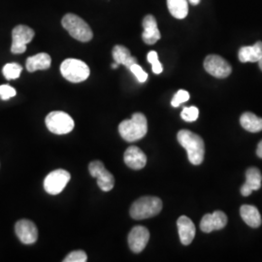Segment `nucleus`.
Masks as SVG:
<instances>
[{"mask_svg":"<svg viewBox=\"0 0 262 262\" xmlns=\"http://www.w3.org/2000/svg\"><path fill=\"white\" fill-rule=\"evenodd\" d=\"M179 143L187 150V157L190 163L199 165L203 162L205 156V145L203 139L191 131H179L177 135Z\"/></svg>","mask_w":262,"mask_h":262,"instance_id":"obj_1","label":"nucleus"},{"mask_svg":"<svg viewBox=\"0 0 262 262\" xmlns=\"http://www.w3.org/2000/svg\"><path fill=\"white\" fill-rule=\"evenodd\" d=\"M119 132L123 140L135 142L144 138L148 132V122L144 114L135 113L129 120H124L119 125Z\"/></svg>","mask_w":262,"mask_h":262,"instance_id":"obj_2","label":"nucleus"},{"mask_svg":"<svg viewBox=\"0 0 262 262\" xmlns=\"http://www.w3.org/2000/svg\"><path fill=\"white\" fill-rule=\"evenodd\" d=\"M162 209V201L159 197L144 196L136 200L130 208V215L134 220H145L159 215Z\"/></svg>","mask_w":262,"mask_h":262,"instance_id":"obj_3","label":"nucleus"},{"mask_svg":"<svg viewBox=\"0 0 262 262\" xmlns=\"http://www.w3.org/2000/svg\"><path fill=\"white\" fill-rule=\"evenodd\" d=\"M61 24L69 34L78 41L89 42L94 37L92 28L84 19L75 14H66L62 18Z\"/></svg>","mask_w":262,"mask_h":262,"instance_id":"obj_4","label":"nucleus"},{"mask_svg":"<svg viewBox=\"0 0 262 262\" xmlns=\"http://www.w3.org/2000/svg\"><path fill=\"white\" fill-rule=\"evenodd\" d=\"M60 72L63 78L71 83L84 82L91 74L90 67L84 61L76 58L66 59L60 66Z\"/></svg>","mask_w":262,"mask_h":262,"instance_id":"obj_5","label":"nucleus"},{"mask_svg":"<svg viewBox=\"0 0 262 262\" xmlns=\"http://www.w3.org/2000/svg\"><path fill=\"white\" fill-rule=\"evenodd\" d=\"M45 122L49 130L58 135L71 132L75 126L73 119L68 114L61 111L50 113L46 117Z\"/></svg>","mask_w":262,"mask_h":262,"instance_id":"obj_6","label":"nucleus"},{"mask_svg":"<svg viewBox=\"0 0 262 262\" xmlns=\"http://www.w3.org/2000/svg\"><path fill=\"white\" fill-rule=\"evenodd\" d=\"M35 32L32 28L19 25L13 29L12 31V46L11 52L15 55L23 54L27 51V45L32 41L34 38Z\"/></svg>","mask_w":262,"mask_h":262,"instance_id":"obj_7","label":"nucleus"},{"mask_svg":"<svg viewBox=\"0 0 262 262\" xmlns=\"http://www.w3.org/2000/svg\"><path fill=\"white\" fill-rule=\"evenodd\" d=\"M71 179L70 173L63 169L51 172L44 180V188L49 194L56 195L60 193Z\"/></svg>","mask_w":262,"mask_h":262,"instance_id":"obj_8","label":"nucleus"},{"mask_svg":"<svg viewBox=\"0 0 262 262\" xmlns=\"http://www.w3.org/2000/svg\"><path fill=\"white\" fill-rule=\"evenodd\" d=\"M89 171L91 175L96 178L97 185L103 191H110L115 186V179L112 174L105 168L103 163L99 160H95L90 163Z\"/></svg>","mask_w":262,"mask_h":262,"instance_id":"obj_9","label":"nucleus"},{"mask_svg":"<svg viewBox=\"0 0 262 262\" xmlns=\"http://www.w3.org/2000/svg\"><path fill=\"white\" fill-rule=\"evenodd\" d=\"M204 68L209 74L215 78H226L231 74L232 68L230 64L222 56L211 55L204 60Z\"/></svg>","mask_w":262,"mask_h":262,"instance_id":"obj_10","label":"nucleus"},{"mask_svg":"<svg viewBox=\"0 0 262 262\" xmlns=\"http://www.w3.org/2000/svg\"><path fill=\"white\" fill-rule=\"evenodd\" d=\"M150 240V232L145 226H134L128 235V245L133 253H139Z\"/></svg>","mask_w":262,"mask_h":262,"instance_id":"obj_11","label":"nucleus"},{"mask_svg":"<svg viewBox=\"0 0 262 262\" xmlns=\"http://www.w3.org/2000/svg\"><path fill=\"white\" fill-rule=\"evenodd\" d=\"M15 231L19 241L26 245L34 244L38 239L36 225L28 220H19L15 225Z\"/></svg>","mask_w":262,"mask_h":262,"instance_id":"obj_12","label":"nucleus"},{"mask_svg":"<svg viewBox=\"0 0 262 262\" xmlns=\"http://www.w3.org/2000/svg\"><path fill=\"white\" fill-rule=\"evenodd\" d=\"M227 225V216L222 211H215L213 214H207L204 215L200 223V229L210 233L214 230H221Z\"/></svg>","mask_w":262,"mask_h":262,"instance_id":"obj_13","label":"nucleus"},{"mask_svg":"<svg viewBox=\"0 0 262 262\" xmlns=\"http://www.w3.org/2000/svg\"><path fill=\"white\" fill-rule=\"evenodd\" d=\"M143 28H144V31L142 34V38H143V41L148 45L156 44L161 37L159 28H158L157 19L154 16L148 15L144 18Z\"/></svg>","mask_w":262,"mask_h":262,"instance_id":"obj_14","label":"nucleus"},{"mask_svg":"<svg viewBox=\"0 0 262 262\" xmlns=\"http://www.w3.org/2000/svg\"><path fill=\"white\" fill-rule=\"evenodd\" d=\"M123 159L125 164L134 170L144 168L147 163V157L144 151L135 146H131L126 149Z\"/></svg>","mask_w":262,"mask_h":262,"instance_id":"obj_15","label":"nucleus"},{"mask_svg":"<svg viewBox=\"0 0 262 262\" xmlns=\"http://www.w3.org/2000/svg\"><path fill=\"white\" fill-rule=\"evenodd\" d=\"M177 226L181 243L185 246L191 243L196 232L195 225L192 223V221L186 215H182L179 217Z\"/></svg>","mask_w":262,"mask_h":262,"instance_id":"obj_16","label":"nucleus"},{"mask_svg":"<svg viewBox=\"0 0 262 262\" xmlns=\"http://www.w3.org/2000/svg\"><path fill=\"white\" fill-rule=\"evenodd\" d=\"M262 175L255 167L248 169L246 172V183L241 187L243 196H249L253 190H258L261 187Z\"/></svg>","mask_w":262,"mask_h":262,"instance_id":"obj_17","label":"nucleus"},{"mask_svg":"<svg viewBox=\"0 0 262 262\" xmlns=\"http://www.w3.org/2000/svg\"><path fill=\"white\" fill-rule=\"evenodd\" d=\"M52 58L46 53H40L30 56L27 59V69L28 72H35L37 70H46L51 67Z\"/></svg>","mask_w":262,"mask_h":262,"instance_id":"obj_18","label":"nucleus"},{"mask_svg":"<svg viewBox=\"0 0 262 262\" xmlns=\"http://www.w3.org/2000/svg\"><path fill=\"white\" fill-rule=\"evenodd\" d=\"M238 56L241 62H257L262 57V42L241 48Z\"/></svg>","mask_w":262,"mask_h":262,"instance_id":"obj_19","label":"nucleus"},{"mask_svg":"<svg viewBox=\"0 0 262 262\" xmlns=\"http://www.w3.org/2000/svg\"><path fill=\"white\" fill-rule=\"evenodd\" d=\"M240 214L244 222L249 226L256 228L261 225V215L256 207L243 205L240 209Z\"/></svg>","mask_w":262,"mask_h":262,"instance_id":"obj_20","label":"nucleus"},{"mask_svg":"<svg viewBox=\"0 0 262 262\" xmlns=\"http://www.w3.org/2000/svg\"><path fill=\"white\" fill-rule=\"evenodd\" d=\"M112 54L115 62H117L119 66L122 64L129 69L133 64L137 63V59L131 56L129 50L121 45L115 46Z\"/></svg>","mask_w":262,"mask_h":262,"instance_id":"obj_21","label":"nucleus"},{"mask_svg":"<svg viewBox=\"0 0 262 262\" xmlns=\"http://www.w3.org/2000/svg\"><path fill=\"white\" fill-rule=\"evenodd\" d=\"M241 125L249 132L256 133L262 130V119L253 113H244L240 118Z\"/></svg>","mask_w":262,"mask_h":262,"instance_id":"obj_22","label":"nucleus"},{"mask_svg":"<svg viewBox=\"0 0 262 262\" xmlns=\"http://www.w3.org/2000/svg\"><path fill=\"white\" fill-rule=\"evenodd\" d=\"M167 7L171 15L176 19H185L188 14L187 0H167Z\"/></svg>","mask_w":262,"mask_h":262,"instance_id":"obj_23","label":"nucleus"},{"mask_svg":"<svg viewBox=\"0 0 262 262\" xmlns=\"http://www.w3.org/2000/svg\"><path fill=\"white\" fill-rule=\"evenodd\" d=\"M21 71H23V67L15 62L5 64L2 69V73L7 80L18 79L21 74Z\"/></svg>","mask_w":262,"mask_h":262,"instance_id":"obj_24","label":"nucleus"},{"mask_svg":"<svg viewBox=\"0 0 262 262\" xmlns=\"http://www.w3.org/2000/svg\"><path fill=\"white\" fill-rule=\"evenodd\" d=\"M198 116H199V110L194 106L185 107L181 113L182 119L188 122H195L198 119Z\"/></svg>","mask_w":262,"mask_h":262,"instance_id":"obj_25","label":"nucleus"},{"mask_svg":"<svg viewBox=\"0 0 262 262\" xmlns=\"http://www.w3.org/2000/svg\"><path fill=\"white\" fill-rule=\"evenodd\" d=\"M88 260L86 253L84 251H74L66 255L64 262H85Z\"/></svg>","mask_w":262,"mask_h":262,"instance_id":"obj_26","label":"nucleus"},{"mask_svg":"<svg viewBox=\"0 0 262 262\" xmlns=\"http://www.w3.org/2000/svg\"><path fill=\"white\" fill-rule=\"evenodd\" d=\"M188 99H189V94L187 93V91L180 90L178 93L174 95V97H173V99L171 101V105L173 107L177 108L181 104L187 102Z\"/></svg>","mask_w":262,"mask_h":262,"instance_id":"obj_27","label":"nucleus"},{"mask_svg":"<svg viewBox=\"0 0 262 262\" xmlns=\"http://www.w3.org/2000/svg\"><path fill=\"white\" fill-rule=\"evenodd\" d=\"M17 94L16 90L9 84H1L0 85V97L2 100H8Z\"/></svg>","mask_w":262,"mask_h":262,"instance_id":"obj_28","label":"nucleus"},{"mask_svg":"<svg viewBox=\"0 0 262 262\" xmlns=\"http://www.w3.org/2000/svg\"><path fill=\"white\" fill-rule=\"evenodd\" d=\"M129 70H130L131 72L134 74V76L137 78L138 82L145 83V82L147 81L148 74L143 70V68H142L139 64H137V63L133 64V66H131L130 68H129Z\"/></svg>","mask_w":262,"mask_h":262,"instance_id":"obj_29","label":"nucleus"},{"mask_svg":"<svg viewBox=\"0 0 262 262\" xmlns=\"http://www.w3.org/2000/svg\"><path fill=\"white\" fill-rule=\"evenodd\" d=\"M152 71H154V73L155 74H160L161 72H162V70H163V67L161 66V63L159 62V60H157V61H155L152 64Z\"/></svg>","mask_w":262,"mask_h":262,"instance_id":"obj_30","label":"nucleus"},{"mask_svg":"<svg viewBox=\"0 0 262 262\" xmlns=\"http://www.w3.org/2000/svg\"><path fill=\"white\" fill-rule=\"evenodd\" d=\"M148 61L150 62V64H152L155 61L159 60V56H158V53L155 52V51H150V53L148 54Z\"/></svg>","mask_w":262,"mask_h":262,"instance_id":"obj_31","label":"nucleus"},{"mask_svg":"<svg viewBox=\"0 0 262 262\" xmlns=\"http://www.w3.org/2000/svg\"><path fill=\"white\" fill-rule=\"evenodd\" d=\"M256 155L258 158L262 159V140L259 142L258 146H257V150H256Z\"/></svg>","mask_w":262,"mask_h":262,"instance_id":"obj_32","label":"nucleus"},{"mask_svg":"<svg viewBox=\"0 0 262 262\" xmlns=\"http://www.w3.org/2000/svg\"><path fill=\"white\" fill-rule=\"evenodd\" d=\"M190 4H192V5H197L199 2H200V0H187Z\"/></svg>","mask_w":262,"mask_h":262,"instance_id":"obj_33","label":"nucleus"},{"mask_svg":"<svg viewBox=\"0 0 262 262\" xmlns=\"http://www.w3.org/2000/svg\"><path fill=\"white\" fill-rule=\"evenodd\" d=\"M257 62H258V64H259V68L262 70V57L259 59V60H258V61H257Z\"/></svg>","mask_w":262,"mask_h":262,"instance_id":"obj_34","label":"nucleus"},{"mask_svg":"<svg viewBox=\"0 0 262 262\" xmlns=\"http://www.w3.org/2000/svg\"><path fill=\"white\" fill-rule=\"evenodd\" d=\"M118 66H119V64H118V63H117V62H115V63H114V64H112L113 68H117V67H118Z\"/></svg>","mask_w":262,"mask_h":262,"instance_id":"obj_35","label":"nucleus"}]
</instances>
